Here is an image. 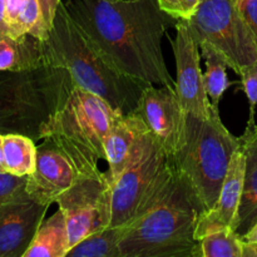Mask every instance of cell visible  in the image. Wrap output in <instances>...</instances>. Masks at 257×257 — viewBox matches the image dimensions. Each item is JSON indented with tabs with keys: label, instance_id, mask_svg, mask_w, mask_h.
Here are the masks:
<instances>
[{
	"label": "cell",
	"instance_id": "1",
	"mask_svg": "<svg viewBox=\"0 0 257 257\" xmlns=\"http://www.w3.org/2000/svg\"><path fill=\"white\" fill-rule=\"evenodd\" d=\"M72 19L124 74L155 85H172L162 40L178 19L157 0H65Z\"/></svg>",
	"mask_w": 257,
	"mask_h": 257
},
{
	"label": "cell",
	"instance_id": "2",
	"mask_svg": "<svg viewBox=\"0 0 257 257\" xmlns=\"http://www.w3.org/2000/svg\"><path fill=\"white\" fill-rule=\"evenodd\" d=\"M44 47L48 65L68 69L75 85L100 97L122 114L135 112L143 89L151 84L120 72L72 19L63 2Z\"/></svg>",
	"mask_w": 257,
	"mask_h": 257
},
{
	"label": "cell",
	"instance_id": "3",
	"mask_svg": "<svg viewBox=\"0 0 257 257\" xmlns=\"http://www.w3.org/2000/svg\"><path fill=\"white\" fill-rule=\"evenodd\" d=\"M205 212L197 193L177 171L175 181L161 200L127 225L119 242L120 255L201 257L200 241L196 240L195 232Z\"/></svg>",
	"mask_w": 257,
	"mask_h": 257
},
{
	"label": "cell",
	"instance_id": "4",
	"mask_svg": "<svg viewBox=\"0 0 257 257\" xmlns=\"http://www.w3.org/2000/svg\"><path fill=\"white\" fill-rule=\"evenodd\" d=\"M74 87L69 70L45 65L30 70H0V135L45 137L53 117Z\"/></svg>",
	"mask_w": 257,
	"mask_h": 257
},
{
	"label": "cell",
	"instance_id": "5",
	"mask_svg": "<svg viewBox=\"0 0 257 257\" xmlns=\"http://www.w3.org/2000/svg\"><path fill=\"white\" fill-rule=\"evenodd\" d=\"M212 105L207 118L186 115V142L172 161L178 172L197 193L206 211L217 201L233 155L240 148Z\"/></svg>",
	"mask_w": 257,
	"mask_h": 257
},
{
	"label": "cell",
	"instance_id": "6",
	"mask_svg": "<svg viewBox=\"0 0 257 257\" xmlns=\"http://www.w3.org/2000/svg\"><path fill=\"white\" fill-rule=\"evenodd\" d=\"M172 160L148 132L142 148L112 183L110 226L130 225L161 200L175 181Z\"/></svg>",
	"mask_w": 257,
	"mask_h": 257
},
{
	"label": "cell",
	"instance_id": "7",
	"mask_svg": "<svg viewBox=\"0 0 257 257\" xmlns=\"http://www.w3.org/2000/svg\"><path fill=\"white\" fill-rule=\"evenodd\" d=\"M186 23L198 47L206 44L217 50L238 75L257 62L255 37L235 0H200Z\"/></svg>",
	"mask_w": 257,
	"mask_h": 257
},
{
	"label": "cell",
	"instance_id": "8",
	"mask_svg": "<svg viewBox=\"0 0 257 257\" xmlns=\"http://www.w3.org/2000/svg\"><path fill=\"white\" fill-rule=\"evenodd\" d=\"M118 114L104 99L74 84L45 136H58L98 163L105 160L104 138Z\"/></svg>",
	"mask_w": 257,
	"mask_h": 257
},
{
	"label": "cell",
	"instance_id": "9",
	"mask_svg": "<svg viewBox=\"0 0 257 257\" xmlns=\"http://www.w3.org/2000/svg\"><path fill=\"white\" fill-rule=\"evenodd\" d=\"M98 163L55 135H48L37 148V165L28 176L27 193L52 205L79 178L99 172Z\"/></svg>",
	"mask_w": 257,
	"mask_h": 257
},
{
	"label": "cell",
	"instance_id": "10",
	"mask_svg": "<svg viewBox=\"0 0 257 257\" xmlns=\"http://www.w3.org/2000/svg\"><path fill=\"white\" fill-rule=\"evenodd\" d=\"M55 203L64 213L72 248L87 236L110 226L112 183L102 171L87 175L63 192Z\"/></svg>",
	"mask_w": 257,
	"mask_h": 257
},
{
	"label": "cell",
	"instance_id": "11",
	"mask_svg": "<svg viewBox=\"0 0 257 257\" xmlns=\"http://www.w3.org/2000/svg\"><path fill=\"white\" fill-rule=\"evenodd\" d=\"M135 113L147 125L171 160L186 142V112L175 87L150 84L143 89Z\"/></svg>",
	"mask_w": 257,
	"mask_h": 257
},
{
	"label": "cell",
	"instance_id": "12",
	"mask_svg": "<svg viewBox=\"0 0 257 257\" xmlns=\"http://www.w3.org/2000/svg\"><path fill=\"white\" fill-rule=\"evenodd\" d=\"M175 29L176 38L170 43L176 60V93L186 114L205 119L210 115L213 104L203 82L200 47L191 34L186 20H178Z\"/></svg>",
	"mask_w": 257,
	"mask_h": 257
},
{
	"label": "cell",
	"instance_id": "13",
	"mask_svg": "<svg viewBox=\"0 0 257 257\" xmlns=\"http://www.w3.org/2000/svg\"><path fill=\"white\" fill-rule=\"evenodd\" d=\"M48 208L27 191L0 207V257H24Z\"/></svg>",
	"mask_w": 257,
	"mask_h": 257
},
{
	"label": "cell",
	"instance_id": "14",
	"mask_svg": "<svg viewBox=\"0 0 257 257\" xmlns=\"http://www.w3.org/2000/svg\"><path fill=\"white\" fill-rule=\"evenodd\" d=\"M148 128L135 112L115 117L104 138V156L108 163V178L114 182L131 165L142 148Z\"/></svg>",
	"mask_w": 257,
	"mask_h": 257
},
{
	"label": "cell",
	"instance_id": "15",
	"mask_svg": "<svg viewBox=\"0 0 257 257\" xmlns=\"http://www.w3.org/2000/svg\"><path fill=\"white\" fill-rule=\"evenodd\" d=\"M245 168L246 155L242 146H240L231 161L217 201L212 208L201 216L195 232L196 240L200 241L213 231L232 227L242 197Z\"/></svg>",
	"mask_w": 257,
	"mask_h": 257
},
{
	"label": "cell",
	"instance_id": "16",
	"mask_svg": "<svg viewBox=\"0 0 257 257\" xmlns=\"http://www.w3.org/2000/svg\"><path fill=\"white\" fill-rule=\"evenodd\" d=\"M240 142L246 155V168L242 197L232 228L242 238L257 222V124L255 113H250Z\"/></svg>",
	"mask_w": 257,
	"mask_h": 257
},
{
	"label": "cell",
	"instance_id": "17",
	"mask_svg": "<svg viewBox=\"0 0 257 257\" xmlns=\"http://www.w3.org/2000/svg\"><path fill=\"white\" fill-rule=\"evenodd\" d=\"M44 40L32 34L0 38V70H30L45 67Z\"/></svg>",
	"mask_w": 257,
	"mask_h": 257
},
{
	"label": "cell",
	"instance_id": "18",
	"mask_svg": "<svg viewBox=\"0 0 257 257\" xmlns=\"http://www.w3.org/2000/svg\"><path fill=\"white\" fill-rule=\"evenodd\" d=\"M70 250L69 235L63 211L44 218L24 257H67Z\"/></svg>",
	"mask_w": 257,
	"mask_h": 257
},
{
	"label": "cell",
	"instance_id": "19",
	"mask_svg": "<svg viewBox=\"0 0 257 257\" xmlns=\"http://www.w3.org/2000/svg\"><path fill=\"white\" fill-rule=\"evenodd\" d=\"M5 22L13 38L32 34L44 40L49 34L38 0H7Z\"/></svg>",
	"mask_w": 257,
	"mask_h": 257
},
{
	"label": "cell",
	"instance_id": "20",
	"mask_svg": "<svg viewBox=\"0 0 257 257\" xmlns=\"http://www.w3.org/2000/svg\"><path fill=\"white\" fill-rule=\"evenodd\" d=\"M37 148L35 141L27 136L4 135L3 152L7 172L20 177L32 175L37 165Z\"/></svg>",
	"mask_w": 257,
	"mask_h": 257
},
{
	"label": "cell",
	"instance_id": "21",
	"mask_svg": "<svg viewBox=\"0 0 257 257\" xmlns=\"http://www.w3.org/2000/svg\"><path fill=\"white\" fill-rule=\"evenodd\" d=\"M127 225L108 226L75 243L67 257H122L119 242Z\"/></svg>",
	"mask_w": 257,
	"mask_h": 257
},
{
	"label": "cell",
	"instance_id": "22",
	"mask_svg": "<svg viewBox=\"0 0 257 257\" xmlns=\"http://www.w3.org/2000/svg\"><path fill=\"white\" fill-rule=\"evenodd\" d=\"M200 50L201 57L205 58L206 60V72L203 73L206 92L211 103L215 107H218L223 93L231 84L227 79V73H226L228 64L225 58L210 45H200Z\"/></svg>",
	"mask_w": 257,
	"mask_h": 257
},
{
	"label": "cell",
	"instance_id": "23",
	"mask_svg": "<svg viewBox=\"0 0 257 257\" xmlns=\"http://www.w3.org/2000/svg\"><path fill=\"white\" fill-rule=\"evenodd\" d=\"M201 257H242L243 240L232 227L221 228L200 240Z\"/></svg>",
	"mask_w": 257,
	"mask_h": 257
},
{
	"label": "cell",
	"instance_id": "24",
	"mask_svg": "<svg viewBox=\"0 0 257 257\" xmlns=\"http://www.w3.org/2000/svg\"><path fill=\"white\" fill-rule=\"evenodd\" d=\"M28 177L14 176L12 173H0V207L27 191Z\"/></svg>",
	"mask_w": 257,
	"mask_h": 257
},
{
	"label": "cell",
	"instance_id": "25",
	"mask_svg": "<svg viewBox=\"0 0 257 257\" xmlns=\"http://www.w3.org/2000/svg\"><path fill=\"white\" fill-rule=\"evenodd\" d=\"M161 9L178 20L191 19L197 10L200 0H157Z\"/></svg>",
	"mask_w": 257,
	"mask_h": 257
},
{
	"label": "cell",
	"instance_id": "26",
	"mask_svg": "<svg viewBox=\"0 0 257 257\" xmlns=\"http://www.w3.org/2000/svg\"><path fill=\"white\" fill-rule=\"evenodd\" d=\"M242 88L250 102V113H255L257 105V62L248 65L240 74Z\"/></svg>",
	"mask_w": 257,
	"mask_h": 257
},
{
	"label": "cell",
	"instance_id": "27",
	"mask_svg": "<svg viewBox=\"0 0 257 257\" xmlns=\"http://www.w3.org/2000/svg\"><path fill=\"white\" fill-rule=\"evenodd\" d=\"M235 2L257 43V0H235Z\"/></svg>",
	"mask_w": 257,
	"mask_h": 257
},
{
	"label": "cell",
	"instance_id": "28",
	"mask_svg": "<svg viewBox=\"0 0 257 257\" xmlns=\"http://www.w3.org/2000/svg\"><path fill=\"white\" fill-rule=\"evenodd\" d=\"M38 2H39L40 9H42L45 25H47L48 30H50L53 22H54L55 14H57L58 7L62 3V0H38Z\"/></svg>",
	"mask_w": 257,
	"mask_h": 257
},
{
	"label": "cell",
	"instance_id": "29",
	"mask_svg": "<svg viewBox=\"0 0 257 257\" xmlns=\"http://www.w3.org/2000/svg\"><path fill=\"white\" fill-rule=\"evenodd\" d=\"M5 8H7V0H0V38L9 35V29L5 22Z\"/></svg>",
	"mask_w": 257,
	"mask_h": 257
},
{
	"label": "cell",
	"instance_id": "30",
	"mask_svg": "<svg viewBox=\"0 0 257 257\" xmlns=\"http://www.w3.org/2000/svg\"><path fill=\"white\" fill-rule=\"evenodd\" d=\"M242 257H257V243L243 241Z\"/></svg>",
	"mask_w": 257,
	"mask_h": 257
},
{
	"label": "cell",
	"instance_id": "31",
	"mask_svg": "<svg viewBox=\"0 0 257 257\" xmlns=\"http://www.w3.org/2000/svg\"><path fill=\"white\" fill-rule=\"evenodd\" d=\"M243 241L246 242H252V243H257V222L252 226L251 230H248L247 232L245 233V236L242 237Z\"/></svg>",
	"mask_w": 257,
	"mask_h": 257
},
{
	"label": "cell",
	"instance_id": "32",
	"mask_svg": "<svg viewBox=\"0 0 257 257\" xmlns=\"http://www.w3.org/2000/svg\"><path fill=\"white\" fill-rule=\"evenodd\" d=\"M3 140H4V136L0 135V173L7 172L4 163V152H3Z\"/></svg>",
	"mask_w": 257,
	"mask_h": 257
}]
</instances>
